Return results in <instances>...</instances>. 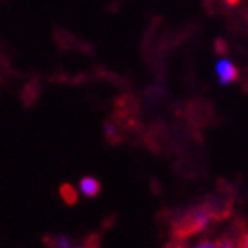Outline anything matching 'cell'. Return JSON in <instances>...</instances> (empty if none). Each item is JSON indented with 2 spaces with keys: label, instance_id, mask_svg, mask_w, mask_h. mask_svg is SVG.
I'll list each match as a JSON object with an SVG mask.
<instances>
[{
  "label": "cell",
  "instance_id": "cell-5",
  "mask_svg": "<svg viewBox=\"0 0 248 248\" xmlns=\"http://www.w3.org/2000/svg\"><path fill=\"white\" fill-rule=\"evenodd\" d=\"M217 248H239V245L231 238H223L217 243Z\"/></svg>",
  "mask_w": 248,
  "mask_h": 248
},
{
  "label": "cell",
  "instance_id": "cell-6",
  "mask_svg": "<svg viewBox=\"0 0 248 248\" xmlns=\"http://www.w3.org/2000/svg\"><path fill=\"white\" fill-rule=\"evenodd\" d=\"M53 247L55 248H69L71 243H69V239L64 238V236H59V238H53Z\"/></svg>",
  "mask_w": 248,
  "mask_h": 248
},
{
  "label": "cell",
  "instance_id": "cell-4",
  "mask_svg": "<svg viewBox=\"0 0 248 248\" xmlns=\"http://www.w3.org/2000/svg\"><path fill=\"white\" fill-rule=\"evenodd\" d=\"M188 248H217V243H213L209 239H199L193 245H190Z\"/></svg>",
  "mask_w": 248,
  "mask_h": 248
},
{
  "label": "cell",
  "instance_id": "cell-8",
  "mask_svg": "<svg viewBox=\"0 0 248 248\" xmlns=\"http://www.w3.org/2000/svg\"><path fill=\"white\" fill-rule=\"evenodd\" d=\"M69 248H93V247H89V245H71Z\"/></svg>",
  "mask_w": 248,
  "mask_h": 248
},
{
  "label": "cell",
  "instance_id": "cell-3",
  "mask_svg": "<svg viewBox=\"0 0 248 248\" xmlns=\"http://www.w3.org/2000/svg\"><path fill=\"white\" fill-rule=\"evenodd\" d=\"M78 193L87 199H93L99 193V181L96 177L85 176L78 181Z\"/></svg>",
  "mask_w": 248,
  "mask_h": 248
},
{
  "label": "cell",
  "instance_id": "cell-7",
  "mask_svg": "<svg viewBox=\"0 0 248 248\" xmlns=\"http://www.w3.org/2000/svg\"><path fill=\"white\" fill-rule=\"evenodd\" d=\"M238 245H239V248H248V232H245L243 236H241Z\"/></svg>",
  "mask_w": 248,
  "mask_h": 248
},
{
  "label": "cell",
  "instance_id": "cell-2",
  "mask_svg": "<svg viewBox=\"0 0 248 248\" xmlns=\"http://www.w3.org/2000/svg\"><path fill=\"white\" fill-rule=\"evenodd\" d=\"M215 75H217L218 82L222 83V85H231L232 82H236V78H238V67L234 66L232 61H229V59L222 57L218 59L217 64H215Z\"/></svg>",
  "mask_w": 248,
  "mask_h": 248
},
{
  "label": "cell",
  "instance_id": "cell-1",
  "mask_svg": "<svg viewBox=\"0 0 248 248\" xmlns=\"http://www.w3.org/2000/svg\"><path fill=\"white\" fill-rule=\"evenodd\" d=\"M213 222V213L207 207H195L191 209L185 218V225L188 232H202L206 231Z\"/></svg>",
  "mask_w": 248,
  "mask_h": 248
}]
</instances>
